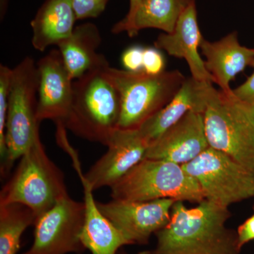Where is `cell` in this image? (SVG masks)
<instances>
[{"instance_id": "cell-18", "label": "cell", "mask_w": 254, "mask_h": 254, "mask_svg": "<svg viewBox=\"0 0 254 254\" xmlns=\"http://www.w3.org/2000/svg\"><path fill=\"white\" fill-rule=\"evenodd\" d=\"M76 20L71 0H46L31 22L33 48L44 52L58 46L71 36Z\"/></svg>"}, {"instance_id": "cell-21", "label": "cell", "mask_w": 254, "mask_h": 254, "mask_svg": "<svg viewBox=\"0 0 254 254\" xmlns=\"http://www.w3.org/2000/svg\"><path fill=\"white\" fill-rule=\"evenodd\" d=\"M34 212L20 203L0 205V254H16L23 232L37 220Z\"/></svg>"}, {"instance_id": "cell-3", "label": "cell", "mask_w": 254, "mask_h": 254, "mask_svg": "<svg viewBox=\"0 0 254 254\" xmlns=\"http://www.w3.org/2000/svg\"><path fill=\"white\" fill-rule=\"evenodd\" d=\"M209 146L254 172V108L213 87L203 113Z\"/></svg>"}, {"instance_id": "cell-5", "label": "cell", "mask_w": 254, "mask_h": 254, "mask_svg": "<svg viewBox=\"0 0 254 254\" xmlns=\"http://www.w3.org/2000/svg\"><path fill=\"white\" fill-rule=\"evenodd\" d=\"M66 195L63 172L47 155L38 136L21 157L14 175L2 187L0 205L20 203L31 209L39 218Z\"/></svg>"}, {"instance_id": "cell-6", "label": "cell", "mask_w": 254, "mask_h": 254, "mask_svg": "<svg viewBox=\"0 0 254 254\" xmlns=\"http://www.w3.org/2000/svg\"><path fill=\"white\" fill-rule=\"evenodd\" d=\"M113 199L150 201L171 198L200 203L205 199L198 182L182 165L144 158L111 187Z\"/></svg>"}, {"instance_id": "cell-22", "label": "cell", "mask_w": 254, "mask_h": 254, "mask_svg": "<svg viewBox=\"0 0 254 254\" xmlns=\"http://www.w3.org/2000/svg\"><path fill=\"white\" fill-rule=\"evenodd\" d=\"M13 68L5 65H0V156L1 166L6 158V126L7 117L8 103Z\"/></svg>"}, {"instance_id": "cell-23", "label": "cell", "mask_w": 254, "mask_h": 254, "mask_svg": "<svg viewBox=\"0 0 254 254\" xmlns=\"http://www.w3.org/2000/svg\"><path fill=\"white\" fill-rule=\"evenodd\" d=\"M109 0H71L76 19L96 18L106 8Z\"/></svg>"}, {"instance_id": "cell-7", "label": "cell", "mask_w": 254, "mask_h": 254, "mask_svg": "<svg viewBox=\"0 0 254 254\" xmlns=\"http://www.w3.org/2000/svg\"><path fill=\"white\" fill-rule=\"evenodd\" d=\"M38 83L37 63L33 58L26 57L13 68L6 117V158L1 166V176H6L40 136L36 117Z\"/></svg>"}, {"instance_id": "cell-30", "label": "cell", "mask_w": 254, "mask_h": 254, "mask_svg": "<svg viewBox=\"0 0 254 254\" xmlns=\"http://www.w3.org/2000/svg\"><path fill=\"white\" fill-rule=\"evenodd\" d=\"M253 106H254V105H253Z\"/></svg>"}, {"instance_id": "cell-24", "label": "cell", "mask_w": 254, "mask_h": 254, "mask_svg": "<svg viewBox=\"0 0 254 254\" xmlns=\"http://www.w3.org/2000/svg\"><path fill=\"white\" fill-rule=\"evenodd\" d=\"M165 59L158 49L144 48L143 71L148 74L157 75L163 73L165 68Z\"/></svg>"}, {"instance_id": "cell-13", "label": "cell", "mask_w": 254, "mask_h": 254, "mask_svg": "<svg viewBox=\"0 0 254 254\" xmlns=\"http://www.w3.org/2000/svg\"><path fill=\"white\" fill-rule=\"evenodd\" d=\"M209 147L203 113L190 111L150 143L144 158L183 165L194 160Z\"/></svg>"}, {"instance_id": "cell-29", "label": "cell", "mask_w": 254, "mask_h": 254, "mask_svg": "<svg viewBox=\"0 0 254 254\" xmlns=\"http://www.w3.org/2000/svg\"><path fill=\"white\" fill-rule=\"evenodd\" d=\"M138 254H153V252H141V253H139Z\"/></svg>"}, {"instance_id": "cell-28", "label": "cell", "mask_w": 254, "mask_h": 254, "mask_svg": "<svg viewBox=\"0 0 254 254\" xmlns=\"http://www.w3.org/2000/svg\"><path fill=\"white\" fill-rule=\"evenodd\" d=\"M237 232L241 248L251 241L254 240V206L253 215L238 227Z\"/></svg>"}, {"instance_id": "cell-16", "label": "cell", "mask_w": 254, "mask_h": 254, "mask_svg": "<svg viewBox=\"0 0 254 254\" xmlns=\"http://www.w3.org/2000/svg\"><path fill=\"white\" fill-rule=\"evenodd\" d=\"M200 49L204 55L205 66L220 90L231 93L230 82L246 67L254 63V49L242 46L236 32L220 41L210 42L202 38Z\"/></svg>"}, {"instance_id": "cell-14", "label": "cell", "mask_w": 254, "mask_h": 254, "mask_svg": "<svg viewBox=\"0 0 254 254\" xmlns=\"http://www.w3.org/2000/svg\"><path fill=\"white\" fill-rule=\"evenodd\" d=\"M213 87L210 82L186 78L173 100L138 128L145 141L150 145L190 111L204 113Z\"/></svg>"}, {"instance_id": "cell-17", "label": "cell", "mask_w": 254, "mask_h": 254, "mask_svg": "<svg viewBox=\"0 0 254 254\" xmlns=\"http://www.w3.org/2000/svg\"><path fill=\"white\" fill-rule=\"evenodd\" d=\"M81 179L84 192L85 218L81 233L82 245L92 254H117L125 245H131L123 232L98 208L90 185Z\"/></svg>"}, {"instance_id": "cell-26", "label": "cell", "mask_w": 254, "mask_h": 254, "mask_svg": "<svg viewBox=\"0 0 254 254\" xmlns=\"http://www.w3.org/2000/svg\"><path fill=\"white\" fill-rule=\"evenodd\" d=\"M142 0H129V10L127 16L122 21H119L113 26L112 32L115 34H118L123 32H126L127 34L131 31L133 18L136 14L137 10L141 4Z\"/></svg>"}, {"instance_id": "cell-25", "label": "cell", "mask_w": 254, "mask_h": 254, "mask_svg": "<svg viewBox=\"0 0 254 254\" xmlns=\"http://www.w3.org/2000/svg\"><path fill=\"white\" fill-rule=\"evenodd\" d=\"M143 51L140 46H132L125 50L122 55V63L127 71L137 72L143 71Z\"/></svg>"}, {"instance_id": "cell-2", "label": "cell", "mask_w": 254, "mask_h": 254, "mask_svg": "<svg viewBox=\"0 0 254 254\" xmlns=\"http://www.w3.org/2000/svg\"><path fill=\"white\" fill-rule=\"evenodd\" d=\"M105 60L73 82L72 100L66 128L76 136L108 146L118 128L121 102L118 90L107 77Z\"/></svg>"}, {"instance_id": "cell-12", "label": "cell", "mask_w": 254, "mask_h": 254, "mask_svg": "<svg viewBox=\"0 0 254 254\" xmlns=\"http://www.w3.org/2000/svg\"><path fill=\"white\" fill-rule=\"evenodd\" d=\"M148 142L138 128L121 129L114 133L106 153L83 175L78 173L93 190L111 187L144 159Z\"/></svg>"}, {"instance_id": "cell-8", "label": "cell", "mask_w": 254, "mask_h": 254, "mask_svg": "<svg viewBox=\"0 0 254 254\" xmlns=\"http://www.w3.org/2000/svg\"><path fill=\"white\" fill-rule=\"evenodd\" d=\"M182 168L198 182L205 199L229 208L254 197V172L209 147Z\"/></svg>"}, {"instance_id": "cell-11", "label": "cell", "mask_w": 254, "mask_h": 254, "mask_svg": "<svg viewBox=\"0 0 254 254\" xmlns=\"http://www.w3.org/2000/svg\"><path fill=\"white\" fill-rule=\"evenodd\" d=\"M38 83L37 120L55 122L58 130L66 129L73 93V78L58 49L52 50L37 63Z\"/></svg>"}, {"instance_id": "cell-15", "label": "cell", "mask_w": 254, "mask_h": 254, "mask_svg": "<svg viewBox=\"0 0 254 254\" xmlns=\"http://www.w3.org/2000/svg\"><path fill=\"white\" fill-rule=\"evenodd\" d=\"M203 38L198 27L195 2L181 15L174 31L160 34L154 45L157 49L165 50L171 56L186 60L192 77L213 83V76L205 68L204 61L198 53Z\"/></svg>"}, {"instance_id": "cell-19", "label": "cell", "mask_w": 254, "mask_h": 254, "mask_svg": "<svg viewBox=\"0 0 254 254\" xmlns=\"http://www.w3.org/2000/svg\"><path fill=\"white\" fill-rule=\"evenodd\" d=\"M101 43L98 28L85 23L75 27L71 36L57 46L73 80L107 60L105 55L97 53Z\"/></svg>"}, {"instance_id": "cell-4", "label": "cell", "mask_w": 254, "mask_h": 254, "mask_svg": "<svg viewBox=\"0 0 254 254\" xmlns=\"http://www.w3.org/2000/svg\"><path fill=\"white\" fill-rule=\"evenodd\" d=\"M105 74L118 90L121 102L118 128H138L173 100L186 77L178 70L157 75L105 68Z\"/></svg>"}, {"instance_id": "cell-9", "label": "cell", "mask_w": 254, "mask_h": 254, "mask_svg": "<svg viewBox=\"0 0 254 254\" xmlns=\"http://www.w3.org/2000/svg\"><path fill=\"white\" fill-rule=\"evenodd\" d=\"M84 218V202L65 195L37 219L33 245L23 254H81Z\"/></svg>"}, {"instance_id": "cell-10", "label": "cell", "mask_w": 254, "mask_h": 254, "mask_svg": "<svg viewBox=\"0 0 254 254\" xmlns=\"http://www.w3.org/2000/svg\"><path fill=\"white\" fill-rule=\"evenodd\" d=\"M176 201L171 198L145 202L113 199L98 205L100 211L123 232L131 245H145L153 233L170 221L172 208Z\"/></svg>"}, {"instance_id": "cell-27", "label": "cell", "mask_w": 254, "mask_h": 254, "mask_svg": "<svg viewBox=\"0 0 254 254\" xmlns=\"http://www.w3.org/2000/svg\"><path fill=\"white\" fill-rule=\"evenodd\" d=\"M252 66L254 68V63ZM234 94L239 99L254 105V71L248 79L241 85L236 89L232 90Z\"/></svg>"}, {"instance_id": "cell-1", "label": "cell", "mask_w": 254, "mask_h": 254, "mask_svg": "<svg viewBox=\"0 0 254 254\" xmlns=\"http://www.w3.org/2000/svg\"><path fill=\"white\" fill-rule=\"evenodd\" d=\"M231 216L227 207L208 199L188 208L174 203L170 221L156 232L155 254H239L237 232L227 228Z\"/></svg>"}, {"instance_id": "cell-20", "label": "cell", "mask_w": 254, "mask_h": 254, "mask_svg": "<svg viewBox=\"0 0 254 254\" xmlns=\"http://www.w3.org/2000/svg\"><path fill=\"white\" fill-rule=\"evenodd\" d=\"M195 0H142L128 36L133 37L145 28H157L172 33L181 15Z\"/></svg>"}]
</instances>
